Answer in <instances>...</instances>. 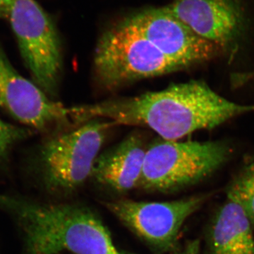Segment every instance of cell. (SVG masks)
<instances>
[{
	"label": "cell",
	"instance_id": "11",
	"mask_svg": "<svg viewBox=\"0 0 254 254\" xmlns=\"http://www.w3.org/2000/svg\"><path fill=\"white\" fill-rule=\"evenodd\" d=\"M146 150L141 136L131 135L98 157L91 176L118 193L133 190L139 185Z\"/></svg>",
	"mask_w": 254,
	"mask_h": 254
},
{
	"label": "cell",
	"instance_id": "3",
	"mask_svg": "<svg viewBox=\"0 0 254 254\" xmlns=\"http://www.w3.org/2000/svg\"><path fill=\"white\" fill-rule=\"evenodd\" d=\"M93 68L97 81L109 90L184 69L145 39L127 18L100 38Z\"/></svg>",
	"mask_w": 254,
	"mask_h": 254
},
{
	"label": "cell",
	"instance_id": "2",
	"mask_svg": "<svg viewBox=\"0 0 254 254\" xmlns=\"http://www.w3.org/2000/svg\"><path fill=\"white\" fill-rule=\"evenodd\" d=\"M0 208L16 222L25 254H123L94 211L76 203H42L0 192Z\"/></svg>",
	"mask_w": 254,
	"mask_h": 254
},
{
	"label": "cell",
	"instance_id": "1",
	"mask_svg": "<svg viewBox=\"0 0 254 254\" xmlns=\"http://www.w3.org/2000/svg\"><path fill=\"white\" fill-rule=\"evenodd\" d=\"M71 118L87 123L98 118L115 124L149 127L166 141H176L198 130L212 128L234 117L254 111L215 93L201 81L177 83L163 91L71 108Z\"/></svg>",
	"mask_w": 254,
	"mask_h": 254
},
{
	"label": "cell",
	"instance_id": "17",
	"mask_svg": "<svg viewBox=\"0 0 254 254\" xmlns=\"http://www.w3.org/2000/svg\"><path fill=\"white\" fill-rule=\"evenodd\" d=\"M123 254H126V253H123Z\"/></svg>",
	"mask_w": 254,
	"mask_h": 254
},
{
	"label": "cell",
	"instance_id": "4",
	"mask_svg": "<svg viewBox=\"0 0 254 254\" xmlns=\"http://www.w3.org/2000/svg\"><path fill=\"white\" fill-rule=\"evenodd\" d=\"M229 155L220 141L155 142L147 148L138 187L162 193L180 190L213 173Z\"/></svg>",
	"mask_w": 254,
	"mask_h": 254
},
{
	"label": "cell",
	"instance_id": "8",
	"mask_svg": "<svg viewBox=\"0 0 254 254\" xmlns=\"http://www.w3.org/2000/svg\"><path fill=\"white\" fill-rule=\"evenodd\" d=\"M127 20L145 39L184 69L208 61L222 50L197 35L166 7L145 10Z\"/></svg>",
	"mask_w": 254,
	"mask_h": 254
},
{
	"label": "cell",
	"instance_id": "6",
	"mask_svg": "<svg viewBox=\"0 0 254 254\" xmlns=\"http://www.w3.org/2000/svg\"><path fill=\"white\" fill-rule=\"evenodd\" d=\"M7 18L33 81L50 98L56 96L63 53L51 18L36 0H14Z\"/></svg>",
	"mask_w": 254,
	"mask_h": 254
},
{
	"label": "cell",
	"instance_id": "10",
	"mask_svg": "<svg viewBox=\"0 0 254 254\" xmlns=\"http://www.w3.org/2000/svg\"><path fill=\"white\" fill-rule=\"evenodd\" d=\"M165 7L197 35L222 49L235 44L248 23L242 0H175Z\"/></svg>",
	"mask_w": 254,
	"mask_h": 254
},
{
	"label": "cell",
	"instance_id": "16",
	"mask_svg": "<svg viewBox=\"0 0 254 254\" xmlns=\"http://www.w3.org/2000/svg\"><path fill=\"white\" fill-rule=\"evenodd\" d=\"M14 0H0V18H8Z\"/></svg>",
	"mask_w": 254,
	"mask_h": 254
},
{
	"label": "cell",
	"instance_id": "5",
	"mask_svg": "<svg viewBox=\"0 0 254 254\" xmlns=\"http://www.w3.org/2000/svg\"><path fill=\"white\" fill-rule=\"evenodd\" d=\"M111 123L91 120L74 131L52 137L42 145L38 165L52 192H71L92 175Z\"/></svg>",
	"mask_w": 254,
	"mask_h": 254
},
{
	"label": "cell",
	"instance_id": "15",
	"mask_svg": "<svg viewBox=\"0 0 254 254\" xmlns=\"http://www.w3.org/2000/svg\"><path fill=\"white\" fill-rule=\"evenodd\" d=\"M200 240H190L180 249L177 248L173 251V254H198L200 251Z\"/></svg>",
	"mask_w": 254,
	"mask_h": 254
},
{
	"label": "cell",
	"instance_id": "12",
	"mask_svg": "<svg viewBox=\"0 0 254 254\" xmlns=\"http://www.w3.org/2000/svg\"><path fill=\"white\" fill-rule=\"evenodd\" d=\"M208 245L210 254H254L252 223L238 202L228 195L212 221Z\"/></svg>",
	"mask_w": 254,
	"mask_h": 254
},
{
	"label": "cell",
	"instance_id": "14",
	"mask_svg": "<svg viewBox=\"0 0 254 254\" xmlns=\"http://www.w3.org/2000/svg\"><path fill=\"white\" fill-rule=\"evenodd\" d=\"M30 135L28 128L15 126L0 119V163L6 162L15 145Z\"/></svg>",
	"mask_w": 254,
	"mask_h": 254
},
{
	"label": "cell",
	"instance_id": "9",
	"mask_svg": "<svg viewBox=\"0 0 254 254\" xmlns=\"http://www.w3.org/2000/svg\"><path fill=\"white\" fill-rule=\"evenodd\" d=\"M0 108L20 123L39 131L71 118V108L53 101L34 82L21 76L1 46Z\"/></svg>",
	"mask_w": 254,
	"mask_h": 254
},
{
	"label": "cell",
	"instance_id": "7",
	"mask_svg": "<svg viewBox=\"0 0 254 254\" xmlns=\"http://www.w3.org/2000/svg\"><path fill=\"white\" fill-rule=\"evenodd\" d=\"M195 195L173 201L144 202L118 199L105 207L125 226L158 253L173 252L185 221L206 200Z\"/></svg>",
	"mask_w": 254,
	"mask_h": 254
},
{
	"label": "cell",
	"instance_id": "13",
	"mask_svg": "<svg viewBox=\"0 0 254 254\" xmlns=\"http://www.w3.org/2000/svg\"><path fill=\"white\" fill-rule=\"evenodd\" d=\"M227 195L238 202L254 227V161L232 182Z\"/></svg>",
	"mask_w": 254,
	"mask_h": 254
}]
</instances>
